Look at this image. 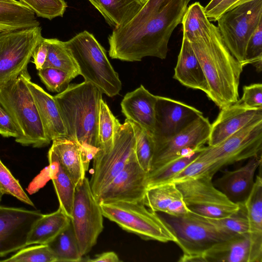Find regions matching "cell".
Segmentation results:
<instances>
[{"label": "cell", "instance_id": "3", "mask_svg": "<svg viewBox=\"0 0 262 262\" xmlns=\"http://www.w3.org/2000/svg\"><path fill=\"white\" fill-rule=\"evenodd\" d=\"M102 94L93 84L83 81L69 84L54 96L66 127L67 138L81 147L89 162L98 150V124Z\"/></svg>", "mask_w": 262, "mask_h": 262}, {"label": "cell", "instance_id": "12", "mask_svg": "<svg viewBox=\"0 0 262 262\" xmlns=\"http://www.w3.org/2000/svg\"><path fill=\"white\" fill-rule=\"evenodd\" d=\"M43 38L40 26L0 32V84L28 71L34 51Z\"/></svg>", "mask_w": 262, "mask_h": 262}, {"label": "cell", "instance_id": "23", "mask_svg": "<svg viewBox=\"0 0 262 262\" xmlns=\"http://www.w3.org/2000/svg\"><path fill=\"white\" fill-rule=\"evenodd\" d=\"M143 202L151 210L162 212L171 216H181L189 212L181 192L174 183H166L148 187Z\"/></svg>", "mask_w": 262, "mask_h": 262}, {"label": "cell", "instance_id": "36", "mask_svg": "<svg viewBox=\"0 0 262 262\" xmlns=\"http://www.w3.org/2000/svg\"><path fill=\"white\" fill-rule=\"evenodd\" d=\"M130 122L135 136V154L136 159L142 169L148 173L150 169L154 152L155 146L152 135L137 123Z\"/></svg>", "mask_w": 262, "mask_h": 262}, {"label": "cell", "instance_id": "17", "mask_svg": "<svg viewBox=\"0 0 262 262\" xmlns=\"http://www.w3.org/2000/svg\"><path fill=\"white\" fill-rule=\"evenodd\" d=\"M147 173L139 165L134 152L124 168L101 192L97 202L142 201L147 188Z\"/></svg>", "mask_w": 262, "mask_h": 262}, {"label": "cell", "instance_id": "21", "mask_svg": "<svg viewBox=\"0 0 262 262\" xmlns=\"http://www.w3.org/2000/svg\"><path fill=\"white\" fill-rule=\"evenodd\" d=\"M157 96L143 85L127 93L121 102V111L126 119L134 122L152 135L155 123Z\"/></svg>", "mask_w": 262, "mask_h": 262}, {"label": "cell", "instance_id": "29", "mask_svg": "<svg viewBox=\"0 0 262 262\" xmlns=\"http://www.w3.org/2000/svg\"><path fill=\"white\" fill-rule=\"evenodd\" d=\"M71 222V219L59 208L43 214L35 222L28 234L27 245L48 244Z\"/></svg>", "mask_w": 262, "mask_h": 262}, {"label": "cell", "instance_id": "39", "mask_svg": "<svg viewBox=\"0 0 262 262\" xmlns=\"http://www.w3.org/2000/svg\"><path fill=\"white\" fill-rule=\"evenodd\" d=\"M40 17L52 20L62 17L68 7L64 0H19Z\"/></svg>", "mask_w": 262, "mask_h": 262}, {"label": "cell", "instance_id": "20", "mask_svg": "<svg viewBox=\"0 0 262 262\" xmlns=\"http://www.w3.org/2000/svg\"><path fill=\"white\" fill-rule=\"evenodd\" d=\"M261 164V155L250 158L242 167L225 172L213 184L230 201L238 204H243L252 189L255 171Z\"/></svg>", "mask_w": 262, "mask_h": 262}, {"label": "cell", "instance_id": "42", "mask_svg": "<svg viewBox=\"0 0 262 262\" xmlns=\"http://www.w3.org/2000/svg\"><path fill=\"white\" fill-rule=\"evenodd\" d=\"M252 64L258 72L262 70V20L250 37L246 49L244 67Z\"/></svg>", "mask_w": 262, "mask_h": 262}, {"label": "cell", "instance_id": "49", "mask_svg": "<svg viewBox=\"0 0 262 262\" xmlns=\"http://www.w3.org/2000/svg\"><path fill=\"white\" fill-rule=\"evenodd\" d=\"M3 193H2L1 190V188H0V203H1V202L2 201V196L3 195Z\"/></svg>", "mask_w": 262, "mask_h": 262}, {"label": "cell", "instance_id": "9", "mask_svg": "<svg viewBox=\"0 0 262 262\" xmlns=\"http://www.w3.org/2000/svg\"><path fill=\"white\" fill-rule=\"evenodd\" d=\"M262 20V0H252L222 14L216 20L221 37L231 54L244 67L248 41Z\"/></svg>", "mask_w": 262, "mask_h": 262}, {"label": "cell", "instance_id": "43", "mask_svg": "<svg viewBox=\"0 0 262 262\" xmlns=\"http://www.w3.org/2000/svg\"><path fill=\"white\" fill-rule=\"evenodd\" d=\"M210 167V165L207 162L197 158L173 177L168 183H176L189 178H196L208 174Z\"/></svg>", "mask_w": 262, "mask_h": 262}, {"label": "cell", "instance_id": "19", "mask_svg": "<svg viewBox=\"0 0 262 262\" xmlns=\"http://www.w3.org/2000/svg\"><path fill=\"white\" fill-rule=\"evenodd\" d=\"M29 89L48 137L52 141L67 138L64 124L54 96L31 81L28 71L20 74Z\"/></svg>", "mask_w": 262, "mask_h": 262}, {"label": "cell", "instance_id": "16", "mask_svg": "<svg viewBox=\"0 0 262 262\" xmlns=\"http://www.w3.org/2000/svg\"><path fill=\"white\" fill-rule=\"evenodd\" d=\"M203 113L185 103L157 96L155 123L152 134L154 144L170 139L187 127Z\"/></svg>", "mask_w": 262, "mask_h": 262}, {"label": "cell", "instance_id": "45", "mask_svg": "<svg viewBox=\"0 0 262 262\" xmlns=\"http://www.w3.org/2000/svg\"><path fill=\"white\" fill-rule=\"evenodd\" d=\"M249 107H262V84L254 83L243 86V95L239 100Z\"/></svg>", "mask_w": 262, "mask_h": 262}, {"label": "cell", "instance_id": "34", "mask_svg": "<svg viewBox=\"0 0 262 262\" xmlns=\"http://www.w3.org/2000/svg\"><path fill=\"white\" fill-rule=\"evenodd\" d=\"M120 125L119 120L113 115L106 103L102 99L100 102L98 124V150L105 151L113 147Z\"/></svg>", "mask_w": 262, "mask_h": 262}, {"label": "cell", "instance_id": "27", "mask_svg": "<svg viewBox=\"0 0 262 262\" xmlns=\"http://www.w3.org/2000/svg\"><path fill=\"white\" fill-rule=\"evenodd\" d=\"M113 29L128 23L147 0H88Z\"/></svg>", "mask_w": 262, "mask_h": 262}, {"label": "cell", "instance_id": "13", "mask_svg": "<svg viewBox=\"0 0 262 262\" xmlns=\"http://www.w3.org/2000/svg\"><path fill=\"white\" fill-rule=\"evenodd\" d=\"M103 215L86 177L76 185L71 222L82 256L97 243L103 229Z\"/></svg>", "mask_w": 262, "mask_h": 262}, {"label": "cell", "instance_id": "50", "mask_svg": "<svg viewBox=\"0 0 262 262\" xmlns=\"http://www.w3.org/2000/svg\"><path fill=\"white\" fill-rule=\"evenodd\" d=\"M0 1H13L14 0H0Z\"/></svg>", "mask_w": 262, "mask_h": 262}, {"label": "cell", "instance_id": "28", "mask_svg": "<svg viewBox=\"0 0 262 262\" xmlns=\"http://www.w3.org/2000/svg\"><path fill=\"white\" fill-rule=\"evenodd\" d=\"M49 172L58 200L59 208L71 217L75 185L51 147L48 153Z\"/></svg>", "mask_w": 262, "mask_h": 262}, {"label": "cell", "instance_id": "44", "mask_svg": "<svg viewBox=\"0 0 262 262\" xmlns=\"http://www.w3.org/2000/svg\"><path fill=\"white\" fill-rule=\"evenodd\" d=\"M251 1L252 0H211L204 7V11L210 21H216L226 11Z\"/></svg>", "mask_w": 262, "mask_h": 262}, {"label": "cell", "instance_id": "11", "mask_svg": "<svg viewBox=\"0 0 262 262\" xmlns=\"http://www.w3.org/2000/svg\"><path fill=\"white\" fill-rule=\"evenodd\" d=\"M208 174L174 183L188 210L199 216L221 218L230 215L240 205L230 201L212 182Z\"/></svg>", "mask_w": 262, "mask_h": 262}, {"label": "cell", "instance_id": "40", "mask_svg": "<svg viewBox=\"0 0 262 262\" xmlns=\"http://www.w3.org/2000/svg\"><path fill=\"white\" fill-rule=\"evenodd\" d=\"M38 75L48 91L58 93L66 90L74 79L66 72L52 67L42 68Z\"/></svg>", "mask_w": 262, "mask_h": 262}, {"label": "cell", "instance_id": "38", "mask_svg": "<svg viewBox=\"0 0 262 262\" xmlns=\"http://www.w3.org/2000/svg\"><path fill=\"white\" fill-rule=\"evenodd\" d=\"M27 246L9 258L0 260L6 262H56V259L47 244Z\"/></svg>", "mask_w": 262, "mask_h": 262}, {"label": "cell", "instance_id": "35", "mask_svg": "<svg viewBox=\"0 0 262 262\" xmlns=\"http://www.w3.org/2000/svg\"><path fill=\"white\" fill-rule=\"evenodd\" d=\"M202 148V147L187 154L181 156L159 168L147 173V188L168 183L173 177L198 158Z\"/></svg>", "mask_w": 262, "mask_h": 262}, {"label": "cell", "instance_id": "6", "mask_svg": "<svg viewBox=\"0 0 262 262\" xmlns=\"http://www.w3.org/2000/svg\"><path fill=\"white\" fill-rule=\"evenodd\" d=\"M103 216L122 229L145 240L175 243L176 237L167 222L149 209L143 201L139 202L100 203Z\"/></svg>", "mask_w": 262, "mask_h": 262}, {"label": "cell", "instance_id": "22", "mask_svg": "<svg viewBox=\"0 0 262 262\" xmlns=\"http://www.w3.org/2000/svg\"><path fill=\"white\" fill-rule=\"evenodd\" d=\"M204 262H256L248 233L218 243L201 256Z\"/></svg>", "mask_w": 262, "mask_h": 262}, {"label": "cell", "instance_id": "15", "mask_svg": "<svg viewBox=\"0 0 262 262\" xmlns=\"http://www.w3.org/2000/svg\"><path fill=\"white\" fill-rule=\"evenodd\" d=\"M42 215L39 210L0 205V256L27 246L30 230Z\"/></svg>", "mask_w": 262, "mask_h": 262}, {"label": "cell", "instance_id": "8", "mask_svg": "<svg viewBox=\"0 0 262 262\" xmlns=\"http://www.w3.org/2000/svg\"><path fill=\"white\" fill-rule=\"evenodd\" d=\"M172 229L183 254L180 262L201 261L202 254L214 245L236 235L225 232L201 216L189 212L165 220Z\"/></svg>", "mask_w": 262, "mask_h": 262}, {"label": "cell", "instance_id": "31", "mask_svg": "<svg viewBox=\"0 0 262 262\" xmlns=\"http://www.w3.org/2000/svg\"><path fill=\"white\" fill-rule=\"evenodd\" d=\"M47 245L56 262L82 261V256L71 222Z\"/></svg>", "mask_w": 262, "mask_h": 262}, {"label": "cell", "instance_id": "37", "mask_svg": "<svg viewBox=\"0 0 262 262\" xmlns=\"http://www.w3.org/2000/svg\"><path fill=\"white\" fill-rule=\"evenodd\" d=\"M239 205L240 208L238 211L230 215L221 218L204 217L208 222L225 232L232 235L248 233V223L245 209L243 203Z\"/></svg>", "mask_w": 262, "mask_h": 262}, {"label": "cell", "instance_id": "41", "mask_svg": "<svg viewBox=\"0 0 262 262\" xmlns=\"http://www.w3.org/2000/svg\"><path fill=\"white\" fill-rule=\"evenodd\" d=\"M0 188L3 194L11 195L21 202L34 207V203L25 192L18 181L0 159Z\"/></svg>", "mask_w": 262, "mask_h": 262}, {"label": "cell", "instance_id": "18", "mask_svg": "<svg viewBox=\"0 0 262 262\" xmlns=\"http://www.w3.org/2000/svg\"><path fill=\"white\" fill-rule=\"evenodd\" d=\"M214 122L211 124L207 143L213 146L223 142L253 120L262 117V107H249L238 100L221 109Z\"/></svg>", "mask_w": 262, "mask_h": 262}, {"label": "cell", "instance_id": "32", "mask_svg": "<svg viewBox=\"0 0 262 262\" xmlns=\"http://www.w3.org/2000/svg\"><path fill=\"white\" fill-rule=\"evenodd\" d=\"M181 23L183 35L190 42L206 34L212 24L206 15L204 7L199 2H195L187 7Z\"/></svg>", "mask_w": 262, "mask_h": 262}, {"label": "cell", "instance_id": "4", "mask_svg": "<svg viewBox=\"0 0 262 262\" xmlns=\"http://www.w3.org/2000/svg\"><path fill=\"white\" fill-rule=\"evenodd\" d=\"M0 104L13 120L19 132L16 142L40 148L48 145V137L32 94L21 75L0 84Z\"/></svg>", "mask_w": 262, "mask_h": 262}, {"label": "cell", "instance_id": "5", "mask_svg": "<svg viewBox=\"0 0 262 262\" xmlns=\"http://www.w3.org/2000/svg\"><path fill=\"white\" fill-rule=\"evenodd\" d=\"M64 43L84 81L93 84L110 97L119 94L122 83L118 74L108 60L105 50L93 34L84 30Z\"/></svg>", "mask_w": 262, "mask_h": 262}, {"label": "cell", "instance_id": "26", "mask_svg": "<svg viewBox=\"0 0 262 262\" xmlns=\"http://www.w3.org/2000/svg\"><path fill=\"white\" fill-rule=\"evenodd\" d=\"M52 141L51 147L76 186L83 181L89 169L81 147L67 138L56 139Z\"/></svg>", "mask_w": 262, "mask_h": 262}, {"label": "cell", "instance_id": "48", "mask_svg": "<svg viewBox=\"0 0 262 262\" xmlns=\"http://www.w3.org/2000/svg\"><path fill=\"white\" fill-rule=\"evenodd\" d=\"M83 261L89 262H119L120 260L117 254L113 251L105 252L95 255L93 258H89Z\"/></svg>", "mask_w": 262, "mask_h": 262}, {"label": "cell", "instance_id": "10", "mask_svg": "<svg viewBox=\"0 0 262 262\" xmlns=\"http://www.w3.org/2000/svg\"><path fill=\"white\" fill-rule=\"evenodd\" d=\"M135 136L130 121L121 124L113 147L104 151L98 150L93 157V172L89 180L97 200L103 190L124 168L135 152Z\"/></svg>", "mask_w": 262, "mask_h": 262}, {"label": "cell", "instance_id": "33", "mask_svg": "<svg viewBox=\"0 0 262 262\" xmlns=\"http://www.w3.org/2000/svg\"><path fill=\"white\" fill-rule=\"evenodd\" d=\"M45 40L48 44V52L43 68L52 67L61 70L74 78L78 76L77 66L64 41L57 38H45Z\"/></svg>", "mask_w": 262, "mask_h": 262}, {"label": "cell", "instance_id": "14", "mask_svg": "<svg viewBox=\"0 0 262 262\" xmlns=\"http://www.w3.org/2000/svg\"><path fill=\"white\" fill-rule=\"evenodd\" d=\"M210 128L208 118L202 115L175 136L154 144V152L148 172L203 147L208 141Z\"/></svg>", "mask_w": 262, "mask_h": 262}, {"label": "cell", "instance_id": "30", "mask_svg": "<svg viewBox=\"0 0 262 262\" xmlns=\"http://www.w3.org/2000/svg\"><path fill=\"white\" fill-rule=\"evenodd\" d=\"M35 14L19 1H0V32L39 26Z\"/></svg>", "mask_w": 262, "mask_h": 262}, {"label": "cell", "instance_id": "24", "mask_svg": "<svg viewBox=\"0 0 262 262\" xmlns=\"http://www.w3.org/2000/svg\"><path fill=\"white\" fill-rule=\"evenodd\" d=\"M173 78L182 85L207 94V81L201 64L187 38L183 35L181 48Z\"/></svg>", "mask_w": 262, "mask_h": 262}, {"label": "cell", "instance_id": "25", "mask_svg": "<svg viewBox=\"0 0 262 262\" xmlns=\"http://www.w3.org/2000/svg\"><path fill=\"white\" fill-rule=\"evenodd\" d=\"M248 233L256 262L262 261V178L256 176L252 189L243 203Z\"/></svg>", "mask_w": 262, "mask_h": 262}, {"label": "cell", "instance_id": "46", "mask_svg": "<svg viewBox=\"0 0 262 262\" xmlns=\"http://www.w3.org/2000/svg\"><path fill=\"white\" fill-rule=\"evenodd\" d=\"M0 135L3 137H19V132L12 118L0 104Z\"/></svg>", "mask_w": 262, "mask_h": 262}, {"label": "cell", "instance_id": "47", "mask_svg": "<svg viewBox=\"0 0 262 262\" xmlns=\"http://www.w3.org/2000/svg\"><path fill=\"white\" fill-rule=\"evenodd\" d=\"M48 52V44L45 38H43L35 48L32 56L33 59V62L38 71L43 68L47 59Z\"/></svg>", "mask_w": 262, "mask_h": 262}, {"label": "cell", "instance_id": "1", "mask_svg": "<svg viewBox=\"0 0 262 262\" xmlns=\"http://www.w3.org/2000/svg\"><path fill=\"white\" fill-rule=\"evenodd\" d=\"M190 1L147 0L128 23L113 29L108 37L110 56L130 62L147 56L165 59L170 37Z\"/></svg>", "mask_w": 262, "mask_h": 262}, {"label": "cell", "instance_id": "7", "mask_svg": "<svg viewBox=\"0 0 262 262\" xmlns=\"http://www.w3.org/2000/svg\"><path fill=\"white\" fill-rule=\"evenodd\" d=\"M262 117L255 119L213 146L202 147L199 159L210 165L212 177L223 166L261 155Z\"/></svg>", "mask_w": 262, "mask_h": 262}, {"label": "cell", "instance_id": "2", "mask_svg": "<svg viewBox=\"0 0 262 262\" xmlns=\"http://www.w3.org/2000/svg\"><path fill=\"white\" fill-rule=\"evenodd\" d=\"M206 77L208 98L220 109L239 100L238 87L243 67L225 46L217 27L190 41Z\"/></svg>", "mask_w": 262, "mask_h": 262}]
</instances>
